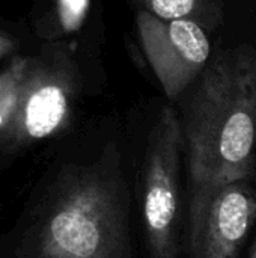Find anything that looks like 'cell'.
<instances>
[{
	"instance_id": "cell-1",
	"label": "cell",
	"mask_w": 256,
	"mask_h": 258,
	"mask_svg": "<svg viewBox=\"0 0 256 258\" xmlns=\"http://www.w3.org/2000/svg\"><path fill=\"white\" fill-rule=\"evenodd\" d=\"M193 183L247 180L255 168L256 50L238 45L205 67L184 115Z\"/></svg>"
},
{
	"instance_id": "cell-2",
	"label": "cell",
	"mask_w": 256,
	"mask_h": 258,
	"mask_svg": "<svg viewBox=\"0 0 256 258\" xmlns=\"http://www.w3.org/2000/svg\"><path fill=\"white\" fill-rule=\"evenodd\" d=\"M35 258H128L121 186L101 172L68 180L36 228Z\"/></svg>"
},
{
	"instance_id": "cell-3",
	"label": "cell",
	"mask_w": 256,
	"mask_h": 258,
	"mask_svg": "<svg viewBox=\"0 0 256 258\" xmlns=\"http://www.w3.org/2000/svg\"><path fill=\"white\" fill-rule=\"evenodd\" d=\"M183 124L164 106L152 127L143 172L142 218L152 258H177Z\"/></svg>"
},
{
	"instance_id": "cell-4",
	"label": "cell",
	"mask_w": 256,
	"mask_h": 258,
	"mask_svg": "<svg viewBox=\"0 0 256 258\" xmlns=\"http://www.w3.org/2000/svg\"><path fill=\"white\" fill-rule=\"evenodd\" d=\"M256 224V192L246 180L193 183L189 209L193 258H238Z\"/></svg>"
},
{
	"instance_id": "cell-5",
	"label": "cell",
	"mask_w": 256,
	"mask_h": 258,
	"mask_svg": "<svg viewBox=\"0 0 256 258\" xmlns=\"http://www.w3.org/2000/svg\"><path fill=\"white\" fill-rule=\"evenodd\" d=\"M137 29L146 59L164 94L169 100H177L208 63V35L195 21H166L148 11L139 12Z\"/></svg>"
},
{
	"instance_id": "cell-6",
	"label": "cell",
	"mask_w": 256,
	"mask_h": 258,
	"mask_svg": "<svg viewBox=\"0 0 256 258\" xmlns=\"http://www.w3.org/2000/svg\"><path fill=\"white\" fill-rule=\"evenodd\" d=\"M69 98L65 88L47 83L36 89L27 100L24 132L29 139L38 141L56 133L68 116Z\"/></svg>"
},
{
	"instance_id": "cell-7",
	"label": "cell",
	"mask_w": 256,
	"mask_h": 258,
	"mask_svg": "<svg viewBox=\"0 0 256 258\" xmlns=\"http://www.w3.org/2000/svg\"><path fill=\"white\" fill-rule=\"evenodd\" d=\"M145 11L166 21L189 20L195 23L216 20L219 8L214 0H140Z\"/></svg>"
},
{
	"instance_id": "cell-8",
	"label": "cell",
	"mask_w": 256,
	"mask_h": 258,
	"mask_svg": "<svg viewBox=\"0 0 256 258\" xmlns=\"http://www.w3.org/2000/svg\"><path fill=\"white\" fill-rule=\"evenodd\" d=\"M59 9L63 27L66 30H75L88 14L89 0H59Z\"/></svg>"
},
{
	"instance_id": "cell-9",
	"label": "cell",
	"mask_w": 256,
	"mask_h": 258,
	"mask_svg": "<svg viewBox=\"0 0 256 258\" xmlns=\"http://www.w3.org/2000/svg\"><path fill=\"white\" fill-rule=\"evenodd\" d=\"M249 258H256V243L253 245L252 251H250V255H249Z\"/></svg>"
},
{
	"instance_id": "cell-10",
	"label": "cell",
	"mask_w": 256,
	"mask_h": 258,
	"mask_svg": "<svg viewBox=\"0 0 256 258\" xmlns=\"http://www.w3.org/2000/svg\"><path fill=\"white\" fill-rule=\"evenodd\" d=\"M0 125H2V116H0Z\"/></svg>"
}]
</instances>
